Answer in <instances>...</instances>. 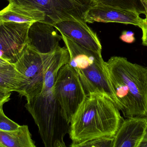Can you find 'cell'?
<instances>
[{
	"label": "cell",
	"instance_id": "obj_19",
	"mask_svg": "<svg viewBox=\"0 0 147 147\" xmlns=\"http://www.w3.org/2000/svg\"><path fill=\"white\" fill-rule=\"evenodd\" d=\"M120 39L127 43H133L135 41L134 33L131 31H124L120 37Z\"/></svg>",
	"mask_w": 147,
	"mask_h": 147
},
{
	"label": "cell",
	"instance_id": "obj_3",
	"mask_svg": "<svg viewBox=\"0 0 147 147\" xmlns=\"http://www.w3.org/2000/svg\"><path fill=\"white\" fill-rule=\"evenodd\" d=\"M57 76L54 72L47 71L43 85L27 99L25 105L38 126L46 147H66L64 137L69 131L70 124L64 117L54 94Z\"/></svg>",
	"mask_w": 147,
	"mask_h": 147
},
{
	"label": "cell",
	"instance_id": "obj_11",
	"mask_svg": "<svg viewBox=\"0 0 147 147\" xmlns=\"http://www.w3.org/2000/svg\"><path fill=\"white\" fill-rule=\"evenodd\" d=\"M27 45L39 52L49 53L59 46L62 35L53 25L42 21L33 22L28 29Z\"/></svg>",
	"mask_w": 147,
	"mask_h": 147
},
{
	"label": "cell",
	"instance_id": "obj_24",
	"mask_svg": "<svg viewBox=\"0 0 147 147\" xmlns=\"http://www.w3.org/2000/svg\"><path fill=\"white\" fill-rule=\"evenodd\" d=\"M146 117H147V115H146Z\"/></svg>",
	"mask_w": 147,
	"mask_h": 147
},
{
	"label": "cell",
	"instance_id": "obj_18",
	"mask_svg": "<svg viewBox=\"0 0 147 147\" xmlns=\"http://www.w3.org/2000/svg\"><path fill=\"white\" fill-rule=\"evenodd\" d=\"M3 107L0 108V130L8 131L17 130L20 126L5 115Z\"/></svg>",
	"mask_w": 147,
	"mask_h": 147
},
{
	"label": "cell",
	"instance_id": "obj_1",
	"mask_svg": "<svg viewBox=\"0 0 147 147\" xmlns=\"http://www.w3.org/2000/svg\"><path fill=\"white\" fill-rule=\"evenodd\" d=\"M119 111L104 95L87 94L70 123L69 134L72 143L114 137L123 121Z\"/></svg>",
	"mask_w": 147,
	"mask_h": 147
},
{
	"label": "cell",
	"instance_id": "obj_10",
	"mask_svg": "<svg viewBox=\"0 0 147 147\" xmlns=\"http://www.w3.org/2000/svg\"><path fill=\"white\" fill-rule=\"evenodd\" d=\"M53 26L61 34L89 50L102 54V45L96 33L84 20H65L57 22Z\"/></svg>",
	"mask_w": 147,
	"mask_h": 147
},
{
	"label": "cell",
	"instance_id": "obj_8",
	"mask_svg": "<svg viewBox=\"0 0 147 147\" xmlns=\"http://www.w3.org/2000/svg\"><path fill=\"white\" fill-rule=\"evenodd\" d=\"M33 22L0 21V58L11 64L18 60L27 45L28 29Z\"/></svg>",
	"mask_w": 147,
	"mask_h": 147
},
{
	"label": "cell",
	"instance_id": "obj_14",
	"mask_svg": "<svg viewBox=\"0 0 147 147\" xmlns=\"http://www.w3.org/2000/svg\"><path fill=\"white\" fill-rule=\"evenodd\" d=\"M26 84L24 76L17 70L13 64L0 66V88L16 91L20 95Z\"/></svg>",
	"mask_w": 147,
	"mask_h": 147
},
{
	"label": "cell",
	"instance_id": "obj_22",
	"mask_svg": "<svg viewBox=\"0 0 147 147\" xmlns=\"http://www.w3.org/2000/svg\"><path fill=\"white\" fill-rule=\"evenodd\" d=\"M77 1L87 8L93 6L96 3V0H77Z\"/></svg>",
	"mask_w": 147,
	"mask_h": 147
},
{
	"label": "cell",
	"instance_id": "obj_17",
	"mask_svg": "<svg viewBox=\"0 0 147 147\" xmlns=\"http://www.w3.org/2000/svg\"><path fill=\"white\" fill-rule=\"evenodd\" d=\"M114 137H99L84 142L71 143L72 147H113Z\"/></svg>",
	"mask_w": 147,
	"mask_h": 147
},
{
	"label": "cell",
	"instance_id": "obj_9",
	"mask_svg": "<svg viewBox=\"0 0 147 147\" xmlns=\"http://www.w3.org/2000/svg\"><path fill=\"white\" fill-rule=\"evenodd\" d=\"M83 19L86 23L117 22L141 28L143 20L135 12L100 3L89 7L84 13Z\"/></svg>",
	"mask_w": 147,
	"mask_h": 147
},
{
	"label": "cell",
	"instance_id": "obj_20",
	"mask_svg": "<svg viewBox=\"0 0 147 147\" xmlns=\"http://www.w3.org/2000/svg\"><path fill=\"white\" fill-rule=\"evenodd\" d=\"M11 91L0 88V108L10 100Z\"/></svg>",
	"mask_w": 147,
	"mask_h": 147
},
{
	"label": "cell",
	"instance_id": "obj_4",
	"mask_svg": "<svg viewBox=\"0 0 147 147\" xmlns=\"http://www.w3.org/2000/svg\"><path fill=\"white\" fill-rule=\"evenodd\" d=\"M61 35L69 55L68 64L78 74L87 95L102 94L121 110L102 54L84 47L64 35Z\"/></svg>",
	"mask_w": 147,
	"mask_h": 147
},
{
	"label": "cell",
	"instance_id": "obj_7",
	"mask_svg": "<svg viewBox=\"0 0 147 147\" xmlns=\"http://www.w3.org/2000/svg\"><path fill=\"white\" fill-rule=\"evenodd\" d=\"M55 50L49 53H41L27 45L19 59L13 64L25 78L26 84L20 96L25 97L26 100L43 85L45 72Z\"/></svg>",
	"mask_w": 147,
	"mask_h": 147
},
{
	"label": "cell",
	"instance_id": "obj_15",
	"mask_svg": "<svg viewBox=\"0 0 147 147\" xmlns=\"http://www.w3.org/2000/svg\"><path fill=\"white\" fill-rule=\"evenodd\" d=\"M102 3L135 12L139 15L147 14V0H96Z\"/></svg>",
	"mask_w": 147,
	"mask_h": 147
},
{
	"label": "cell",
	"instance_id": "obj_2",
	"mask_svg": "<svg viewBox=\"0 0 147 147\" xmlns=\"http://www.w3.org/2000/svg\"><path fill=\"white\" fill-rule=\"evenodd\" d=\"M105 63L124 116H146L147 67L119 56H113Z\"/></svg>",
	"mask_w": 147,
	"mask_h": 147
},
{
	"label": "cell",
	"instance_id": "obj_16",
	"mask_svg": "<svg viewBox=\"0 0 147 147\" xmlns=\"http://www.w3.org/2000/svg\"><path fill=\"white\" fill-rule=\"evenodd\" d=\"M0 21L26 23L36 21L33 19L22 15L6 7L0 11Z\"/></svg>",
	"mask_w": 147,
	"mask_h": 147
},
{
	"label": "cell",
	"instance_id": "obj_23",
	"mask_svg": "<svg viewBox=\"0 0 147 147\" xmlns=\"http://www.w3.org/2000/svg\"><path fill=\"white\" fill-rule=\"evenodd\" d=\"M139 147H147V129Z\"/></svg>",
	"mask_w": 147,
	"mask_h": 147
},
{
	"label": "cell",
	"instance_id": "obj_13",
	"mask_svg": "<svg viewBox=\"0 0 147 147\" xmlns=\"http://www.w3.org/2000/svg\"><path fill=\"white\" fill-rule=\"evenodd\" d=\"M35 147L27 125L15 131L0 130V147Z\"/></svg>",
	"mask_w": 147,
	"mask_h": 147
},
{
	"label": "cell",
	"instance_id": "obj_5",
	"mask_svg": "<svg viewBox=\"0 0 147 147\" xmlns=\"http://www.w3.org/2000/svg\"><path fill=\"white\" fill-rule=\"evenodd\" d=\"M7 7L35 21L54 25L65 20H83L88 8L77 0H7Z\"/></svg>",
	"mask_w": 147,
	"mask_h": 147
},
{
	"label": "cell",
	"instance_id": "obj_6",
	"mask_svg": "<svg viewBox=\"0 0 147 147\" xmlns=\"http://www.w3.org/2000/svg\"><path fill=\"white\" fill-rule=\"evenodd\" d=\"M53 90L63 115L70 124L87 94L78 74L68 63L59 70Z\"/></svg>",
	"mask_w": 147,
	"mask_h": 147
},
{
	"label": "cell",
	"instance_id": "obj_21",
	"mask_svg": "<svg viewBox=\"0 0 147 147\" xmlns=\"http://www.w3.org/2000/svg\"><path fill=\"white\" fill-rule=\"evenodd\" d=\"M146 16V18L143 20V24L141 29L142 31V44L147 46V14Z\"/></svg>",
	"mask_w": 147,
	"mask_h": 147
},
{
	"label": "cell",
	"instance_id": "obj_12",
	"mask_svg": "<svg viewBox=\"0 0 147 147\" xmlns=\"http://www.w3.org/2000/svg\"><path fill=\"white\" fill-rule=\"evenodd\" d=\"M147 129L146 117H127L114 136L113 147H139Z\"/></svg>",
	"mask_w": 147,
	"mask_h": 147
}]
</instances>
